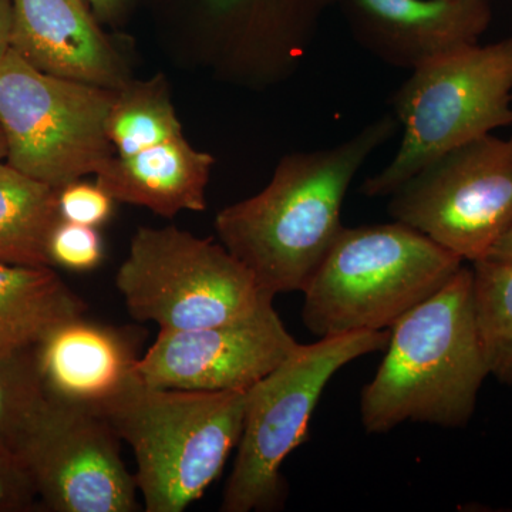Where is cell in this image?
Here are the masks:
<instances>
[{
	"mask_svg": "<svg viewBox=\"0 0 512 512\" xmlns=\"http://www.w3.org/2000/svg\"><path fill=\"white\" fill-rule=\"evenodd\" d=\"M397 126L387 114L336 146L282 158L264 190L218 212L221 244L265 291L303 292L343 229L350 184Z\"/></svg>",
	"mask_w": 512,
	"mask_h": 512,
	"instance_id": "6da1fadb",
	"label": "cell"
},
{
	"mask_svg": "<svg viewBox=\"0 0 512 512\" xmlns=\"http://www.w3.org/2000/svg\"><path fill=\"white\" fill-rule=\"evenodd\" d=\"M390 330L386 356L360 400L367 433H387L406 421L466 426L490 375L477 326L473 268L461 266Z\"/></svg>",
	"mask_w": 512,
	"mask_h": 512,
	"instance_id": "7a4b0ae2",
	"label": "cell"
},
{
	"mask_svg": "<svg viewBox=\"0 0 512 512\" xmlns=\"http://www.w3.org/2000/svg\"><path fill=\"white\" fill-rule=\"evenodd\" d=\"M247 392L167 389L134 375L100 410L133 451L147 512H183L220 477L241 439Z\"/></svg>",
	"mask_w": 512,
	"mask_h": 512,
	"instance_id": "3957f363",
	"label": "cell"
},
{
	"mask_svg": "<svg viewBox=\"0 0 512 512\" xmlns=\"http://www.w3.org/2000/svg\"><path fill=\"white\" fill-rule=\"evenodd\" d=\"M463 265L400 221L343 227L303 289V323L319 338L392 329Z\"/></svg>",
	"mask_w": 512,
	"mask_h": 512,
	"instance_id": "277c9868",
	"label": "cell"
},
{
	"mask_svg": "<svg viewBox=\"0 0 512 512\" xmlns=\"http://www.w3.org/2000/svg\"><path fill=\"white\" fill-rule=\"evenodd\" d=\"M402 124L396 156L363 183V195L382 198L417 171L477 138L512 126V36L467 46L412 70L390 100Z\"/></svg>",
	"mask_w": 512,
	"mask_h": 512,
	"instance_id": "5b68a950",
	"label": "cell"
},
{
	"mask_svg": "<svg viewBox=\"0 0 512 512\" xmlns=\"http://www.w3.org/2000/svg\"><path fill=\"white\" fill-rule=\"evenodd\" d=\"M387 330H362L299 343L247 392L244 426L222 512L275 511L285 503L286 457L309 439V421L326 384L357 357L383 350Z\"/></svg>",
	"mask_w": 512,
	"mask_h": 512,
	"instance_id": "8992f818",
	"label": "cell"
},
{
	"mask_svg": "<svg viewBox=\"0 0 512 512\" xmlns=\"http://www.w3.org/2000/svg\"><path fill=\"white\" fill-rule=\"evenodd\" d=\"M116 286L131 318L160 330L229 325L274 308L275 295L224 245L173 225L137 229Z\"/></svg>",
	"mask_w": 512,
	"mask_h": 512,
	"instance_id": "52a82bcc",
	"label": "cell"
},
{
	"mask_svg": "<svg viewBox=\"0 0 512 512\" xmlns=\"http://www.w3.org/2000/svg\"><path fill=\"white\" fill-rule=\"evenodd\" d=\"M116 92L42 72L9 49L0 60L6 161L59 190L96 174L116 154L106 131Z\"/></svg>",
	"mask_w": 512,
	"mask_h": 512,
	"instance_id": "ba28073f",
	"label": "cell"
},
{
	"mask_svg": "<svg viewBox=\"0 0 512 512\" xmlns=\"http://www.w3.org/2000/svg\"><path fill=\"white\" fill-rule=\"evenodd\" d=\"M389 214L471 264L512 227V136L493 134L431 161L389 195Z\"/></svg>",
	"mask_w": 512,
	"mask_h": 512,
	"instance_id": "9c48e42d",
	"label": "cell"
},
{
	"mask_svg": "<svg viewBox=\"0 0 512 512\" xmlns=\"http://www.w3.org/2000/svg\"><path fill=\"white\" fill-rule=\"evenodd\" d=\"M19 461L47 510L138 511V488L120 456V437L92 407L50 397Z\"/></svg>",
	"mask_w": 512,
	"mask_h": 512,
	"instance_id": "30bf717a",
	"label": "cell"
},
{
	"mask_svg": "<svg viewBox=\"0 0 512 512\" xmlns=\"http://www.w3.org/2000/svg\"><path fill=\"white\" fill-rule=\"evenodd\" d=\"M298 345L271 308L229 325L161 329L146 355L138 357L136 375L144 383L167 389L248 390Z\"/></svg>",
	"mask_w": 512,
	"mask_h": 512,
	"instance_id": "8fae6325",
	"label": "cell"
},
{
	"mask_svg": "<svg viewBox=\"0 0 512 512\" xmlns=\"http://www.w3.org/2000/svg\"><path fill=\"white\" fill-rule=\"evenodd\" d=\"M360 46L394 67L424 64L480 43L490 0H339Z\"/></svg>",
	"mask_w": 512,
	"mask_h": 512,
	"instance_id": "7c38bea8",
	"label": "cell"
},
{
	"mask_svg": "<svg viewBox=\"0 0 512 512\" xmlns=\"http://www.w3.org/2000/svg\"><path fill=\"white\" fill-rule=\"evenodd\" d=\"M339 0H205L229 76L275 83L295 72L323 15Z\"/></svg>",
	"mask_w": 512,
	"mask_h": 512,
	"instance_id": "4fadbf2b",
	"label": "cell"
},
{
	"mask_svg": "<svg viewBox=\"0 0 512 512\" xmlns=\"http://www.w3.org/2000/svg\"><path fill=\"white\" fill-rule=\"evenodd\" d=\"M10 49L53 76L119 90L124 60L101 32L83 0H12Z\"/></svg>",
	"mask_w": 512,
	"mask_h": 512,
	"instance_id": "5bb4252c",
	"label": "cell"
},
{
	"mask_svg": "<svg viewBox=\"0 0 512 512\" xmlns=\"http://www.w3.org/2000/svg\"><path fill=\"white\" fill-rule=\"evenodd\" d=\"M134 336L79 318L53 329L35 348L50 397L100 412L136 375Z\"/></svg>",
	"mask_w": 512,
	"mask_h": 512,
	"instance_id": "9a60e30c",
	"label": "cell"
},
{
	"mask_svg": "<svg viewBox=\"0 0 512 512\" xmlns=\"http://www.w3.org/2000/svg\"><path fill=\"white\" fill-rule=\"evenodd\" d=\"M214 158L178 137L131 156L109 158L96 183L114 201L147 208L161 217L207 210V185Z\"/></svg>",
	"mask_w": 512,
	"mask_h": 512,
	"instance_id": "2e32d148",
	"label": "cell"
},
{
	"mask_svg": "<svg viewBox=\"0 0 512 512\" xmlns=\"http://www.w3.org/2000/svg\"><path fill=\"white\" fill-rule=\"evenodd\" d=\"M84 312L86 303L52 266L0 262V355L36 348L53 329Z\"/></svg>",
	"mask_w": 512,
	"mask_h": 512,
	"instance_id": "e0dca14e",
	"label": "cell"
},
{
	"mask_svg": "<svg viewBox=\"0 0 512 512\" xmlns=\"http://www.w3.org/2000/svg\"><path fill=\"white\" fill-rule=\"evenodd\" d=\"M59 212V188L0 161V262L53 266L49 241Z\"/></svg>",
	"mask_w": 512,
	"mask_h": 512,
	"instance_id": "ac0fdd59",
	"label": "cell"
},
{
	"mask_svg": "<svg viewBox=\"0 0 512 512\" xmlns=\"http://www.w3.org/2000/svg\"><path fill=\"white\" fill-rule=\"evenodd\" d=\"M106 131L117 156H131L183 137V126L171 103L164 76L157 74L144 82H128L117 90Z\"/></svg>",
	"mask_w": 512,
	"mask_h": 512,
	"instance_id": "d6986e66",
	"label": "cell"
},
{
	"mask_svg": "<svg viewBox=\"0 0 512 512\" xmlns=\"http://www.w3.org/2000/svg\"><path fill=\"white\" fill-rule=\"evenodd\" d=\"M478 332L490 375L512 386V261L473 262Z\"/></svg>",
	"mask_w": 512,
	"mask_h": 512,
	"instance_id": "ffe728a7",
	"label": "cell"
},
{
	"mask_svg": "<svg viewBox=\"0 0 512 512\" xmlns=\"http://www.w3.org/2000/svg\"><path fill=\"white\" fill-rule=\"evenodd\" d=\"M49 403L35 348L0 355V451L19 460Z\"/></svg>",
	"mask_w": 512,
	"mask_h": 512,
	"instance_id": "44dd1931",
	"label": "cell"
},
{
	"mask_svg": "<svg viewBox=\"0 0 512 512\" xmlns=\"http://www.w3.org/2000/svg\"><path fill=\"white\" fill-rule=\"evenodd\" d=\"M52 265L70 271H92L104 258L103 239L97 228L60 220L49 241Z\"/></svg>",
	"mask_w": 512,
	"mask_h": 512,
	"instance_id": "7402d4cb",
	"label": "cell"
},
{
	"mask_svg": "<svg viewBox=\"0 0 512 512\" xmlns=\"http://www.w3.org/2000/svg\"><path fill=\"white\" fill-rule=\"evenodd\" d=\"M113 202L99 184L73 181L59 190L60 218L97 228L111 217Z\"/></svg>",
	"mask_w": 512,
	"mask_h": 512,
	"instance_id": "603a6c76",
	"label": "cell"
},
{
	"mask_svg": "<svg viewBox=\"0 0 512 512\" xmlns=\"http://www.w3.org/2000/svg\"><path fill=\"white\" fill-rule=\"evenodd\" d=\"M36 498L35 488L22 463L0 451V512L32 510Z\"/></svg>",
	"mask_w": 512,
	"mask_h": 512,
	"instance_id": "cb8c5ba5",
	"label": "cell"
},
{
	"mask_svg": "<svg viewBox=\"0 0 512 512\" xmlns=\"http://www.w3.org/2000/svg\"><path fill=\"white\" fill-rule=\"evenodd\" d=\"M13 5L12 0H0V60L10 49L12 37Z\"/></svg>",
	"mask_w": 512,
	"mask_h": 512,
	"instance_id": "d4e9b609",
	"label": "cell"
},
{
	"mask_svg": "<svg viewBox=\"0 0 512 512\" xmlns=\"http://www.w3.org/2000/svg\"><path fill=\"white\" fill-rule=\"evenodd\" d=\"M487 258L512 261V227L495 242L494 247L488 252Z\"/></svg>",
	"mask_w": 512,
	"mask_h": 512,
	"instance_id": "484cf974",
	"label": "cell"
},
{
	"mask_svg": "<svg viewBox=\"0 0 512 512\" xmlns=\"http://www.w3.org/2000/svg\"><path fill=\"white\" fill-rule=\"evenodd\" d=\"M86 5L92 6L94 10L101 16L110 18L117 10L120 9L123 0H83Z\"/></svg>",
	"mask_w": 512,
	"mask_h": 512,
	"instance_id": "4316f807",
	"label": "cell"
},
{
	"mask_svg": "<svg viewBox=\"0 0 512 512\" xmlns=\"http://www.w3.org/2000/svg\"><path fill=\"white\" fill-rule=\"evenodd\" d=\"M8 156V144H6L5 133H3L2 124H0V161H6Z\"/></svg>",
	"mask_w": 512,
	"mask_h": 512,
	"instance_id": "83f0119b",
	"label": "cell"
}]
</instances>
